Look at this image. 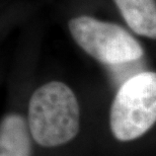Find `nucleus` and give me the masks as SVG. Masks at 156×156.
<instances>
[{
	"label": "nucleus",
	"mask_w": 156,
	"mask_h": 156,
	"mask_svg": "<svg viewBox=\"0 0 156 156\" xmlns=\"http://www.w3.org/2000/svg\"><path fill=\"white\" fill-rule=\"evenodd\" d=\"M27 123L33 139L43 147H57L77 136L80 111L72 89L60 81H51L33 93Z\"/></svg>",
	"instance_id": "f257e3e1"
},
{
	"label": "nucleus",
	"mask_w": 156,
	"mask_h": 156,
	"mask_svg": "<svg viewBox=\"0 0 156 156\" xmlns=\"http://www.w3.org/2000/svg\"><path fill=\"white\" fill-rule=\"evenodd\" d=\"M156 123V72H141L122 84L112 104L110 127L118 141L138 139Z\"/></svg>",
	"instance_id": "f03ea898"
},
{
	"label": "nucleus",
	"mask_w": 156,
	"mask_h": 156,
	"mask_svg": "<svg viewBox=\"0 0 156 156\" xmlns=\"http://www.w3.org/2000/svg\"><path fill=\"white\" fill-rule=\"evenodd\" d=\"M69 30L78 45L101 63L123 65L139 60L144 54L138 41L115 23L82 15L69 21Z\"/></svg>",
	"instance_id": "7ed1b4c3"
},
{
	"label": "nucleus",
	"mask_w": 156,
	"mask_h": 156,
	"mask_svg": "<svg viewBox=\"0 0 156 156\" xmlns=\"http://www.w3.org/2000/svg\"><path fill=\"white\" fill-rule=\"evenodd\" d=\"M33 136L29 123L20 114L10 113L0 123V156H32Z\"/></svg>",
	"instance_id": "20e7f679"
},
{
	"label": "nucleus",
	"mask_w": 156,
	"mask_h": 156,
	"mask_svg": "<svg viewBox=\"0 0 156 156\" xmlns=\"http://www.w3.org/2000/svg\"><path fill=\"white\" fill-rule=\"evenodd\" d=\"M131 29L138 35L156 40L155 0H114Z\"/></svg>",
	"instance_id": "39448f33"
}]
</instances>
